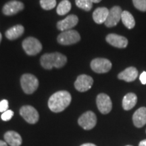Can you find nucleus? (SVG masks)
Segmentation results:
<instances>
[{
    "mask_svg": "<svg viewBox=\"0 0 146 146\" xmlns=\"http://www.w3.org/2000/svg\"><path fill=\"white\" fill-rule=\"evenodd\" d=\"M4 139L5 142L10 146H20L23 142L21 136L17 132L14 131H9L5 133Z\"/></svg>",
    "mask_w": 146,
    "mask_h": 146,
    "instance_id": "17",
    "label": "nucleus"
},
{
    "mask_svg": "<svg viewBox=\"0 0 146 146\" xmlns=\"http://www.w3.org/2000/svg\"><path fill=\"white\" fill-rule=\"evenodd\" d=\"M96 104L98 108L102 114H107L112 108V103L110 98L105 94H100L97 96Z\"/></svg>",
    "mask_w": 146,
    "mask_h": 146,
    "instance_id": "9",
    "label": "nucleus"
},
{
    "mask_svg": "<svg viewBox=\"0 0 146 146\" xmlns=\"http://www.w3.org/2000/svg\"><path fill=\"white\" fill-rule=\"evenodd\" d=\"M133 122L137 128H141L146 124V108L141 107L137 110L133 114Z\"/></svg>",
    "mask_w": 146,
    "mask_h": 146,
    "instance_id": "16",
    "label": "nucleus"
},
{
    "mask_svg": "<svg viewBox=\"0 0 146 146\" xmlns=\"http://www.w3.org/2000/svg\"><path fill=\"white\" fill-rule=\"evenodd\" d=\"M139 79L141 83L143 84V85H145L146 84V72L145 71H143V72L141 73V75L139 76Z\"/></svg>",
    "mask_w": 146,
    "mask_h": 146,
    "instance_id": "28",
    "label": "nucleus"
},
{
    "mask_svg": "<svg viewBox=\"0 0 146 146\" xmlns=\"http://www.w3.org/2000/svg\"><path fill=\"white\" fill-rule=\"evenodd\" d=\"M94 84V79L91 76L87 74H81L74 82V87L78 91L85 92L89 90Z\"/></svg>",
    "mask_w": 146,
    "mask_h": 146,
    "instance_id": "10",
    "label": "nucleus"
},
{
    "mask_svg": "<svg viewBox=\"0 0 146 146\" xmlns=\"http://www.w3.org/2000/svg\"><path fill=\"white\" fill-rule=\"evenodd\" d=\"M20 114L28 123L35 124L39 118L36 110L31 106H24L20 109Z\"/></svg>",
    "mask_w": 146,
    "mask_h": 146,
    "instance_id": "8",
    "label": "nucleus"
},
{
    "mask_svg": "<svg viewBox=\"0 0 146 146\" xmlns=\"http://www.w3.org/2000/svg\"><path fill=\"white\" fill-rule=\"evenodd\" d=\"M1 39H2V35H1V33H0V43H1Z\"/></svg>",
    "mask_w": 146,
    "mask_h": 146,
    "instance_id": "33",
    "label": "nucleus"
},
{
    "mask_svg": "<svg viewBox=\"0 0 146 146\" xmlns=\"http://www.w3.org/2000/svg\"><path fill=\"white\" fill-rule=\"evenodd\" d=\"M137 97L133 93H129L125 95L123 100V108L125 110H130L136 105Z\"/></svg>",
    "mask_w": 146,
    "mask_h": 146,
    "instance_id": "20",
    "label": "nucleus"
},
{
    "mask_svg": "<svg viewBox=\"0 0 146 146\" xmlns=\"http://www.w3.org/2000/svg\"><path fill=\"white\" fill-rule=\"evenodd\" d=\"M135 8L141 12H146V0H133Z\"/></svg>",
    "mask_w": 146,
    "mask_h": 146,
    "instance_id": "25",
    "label": "nucleus"
},
{
    "mask_svg": "<svg viewBox=\"0 0 146 146\" xmlns=\"http://www.w3.org/2000/svg\"><path fill=\"white\" fill-rule=\"evenodd\" d=\"M126 146H132V145H126Z\"/></svg>",
    "mask_w": 146,
    "mask_h": 146,
    "instance_id": "34",
    "label": "nucleus"
},
{
    "mask_svg": "<svg viewBox=\"0 0 146 146\" xmlns=\"http://www.w3.org/2000/svg\"><path fill=\"white\" fill-rule=\"evenodd\" d=\"M139 146H146V139H144L140 142Z\"/></svg>",
    "mask_w": 146,
    "mask_h": 146,
    "instance_id": "29",
    "label": "nucleus"
},
{
    "mask_svg": "<svg viewBox=\"0 0 146 146\" xmlns=\"http://www.w3.org/2000/svg\"><path fill=\"white\" fill-rule=\"evenodd\" d=\"M121 21L123 25L129 29H132L135 26V21L132 14L128 11H123L121 15Z\"/></svg>",
    "mask_w": 146,
    "mask_h": 146,
    "instance_id": "21",
    "label": "nucleus"
},
{
    "mask_svg": "<svg viewBox=\"0 0 146 146\" xmlns=\"http://www.w3.org/2000/svg\"><path fill=\"white\" fill-rule=\"evenodd\" d=\"M76 6L82 10L90 11L93 7V3L91 0H75Z\"/></svg>",
    "mask_w": 146,
    "mask_h": 146,
    "instance_id": "23",
    "label": "nucleus"
},
{
    "mask_svg": "<svg viewBox=\"0 0 146 146\" xmlns=\"http://www.w3.org/2000/svg\"><path fill=\"white\" fill-rule=\"evenodd\" d=\"M25 32V28L23 25H17L11 27L5 32V35L9 40H15L23 35Z\"/></svg>",
    "mask_w": 146,
    "mask_h": 146,
    "instance_id": "19",
    "label": "nucleus"
},
{
    "mask_svg": "<svg viewBox=\"0 0 146 146\" xmlns=\"http://www.w3.org/2000/svg\"><path fill=\"white\" fill-rule=\"evenodd\" d=\"M8 102L6 100H3L0 102V112H4L8 110Z\"/></svg>",
    "mask_w": 146,
    "mask_h": 146,
    "instance_id": "27",
    "label": "nucleus"
},
{
    "mask_svg": "<svg viewBox=\"0 0 146 146\" xmlns=\"http://www.w3.org/2000/svg\"><path fill=\"white\" fill-rule=\"evenodd\" d=\"M71 7L72 5L68 0H63L58 4L56 9V12L60 16H64L70 12Z\"/></svg>",
    "mask_w": 146,
    "mask_h": 146,
    "instance_id": "22",
    "label": "nucleus"
},
{
    "mask_svg": "<svg viewBox=\"0 0 146 146\" xmlns=\"http://www.w3.org/2000/svg\"><path fill=\"white\" fill-rule=\"evenodd\" d=\"M78 123L85 130H91L96 127L97 116L92 111H87L80 116Z\"/></svg>",
    "mask_w": 146,
    "mask_h": 146,
    "instance_id": "6",
    "label": "nucleus"
},
{
    "mask_svg": "<svg viewBox=\"0 0 146 146\" xmlns=\"http://www.w3.org/2000/svg\"><path fill=\"white\" fill-rule=\"evenodd\" d=\"M138 70L135 67L131 66L127 68L118 74V78L120 80H123L126 82H133L137 78Z\"/></svg>",
    "mask_w": 146,
    "mask_h": 146,
    "instance_id": "15",
    "label": "nucleus"
},
{
    "mask_svg": "<svg viewBox=\"0 0 146 146\" xmlns=\"http://www.w3.org/2000/svg\"><path fill=\"white\" fill-rule=\"evenodd\" d=\"M109 14V10L105 7L98 8L94 10L93 13V19L94 22L98 25L104 23L106 21Z\"/></svg>",
    "mask_w": 146,
    "mask_h": 146,
    "instance_id": "18",
    "label": "nucleus"
},
{
    "mask_svg": "<svg viewBox=\"0 0 146 146\" xmlns=\"http://www.w3.org/2000/svg\"><path fill=\"white\" fill-rule=\"evenodd\" d=\"M14 116V112L10 110H8L7 111H5L1 114V119L3 121H8V120H11V118L13 117Z\"/></svg>",
    "mask_w": 146,
    "mask_h": 146,
    "instance_id": "26",
    "label": "nucleus"
},
{
    "mask_svg": "<svg viewBox=\"0 0 146 146\" xmlns=\"http://www.w3.org/2000/svg\"><path fill=\"white\" fill-rule=\"evenodd\" d=\"M91 1H92V3H100V1H102V0H91Z\"/></svg>",
    "mask_w": 146,
    "mask_h": 146,
    "instance_id": "32",
    "label": "nucleus"
},
{
    "mask_svg": "<svg viewBox=\"0 0 146 146\" xmlns=\"http://www.w3.org/2000/svg\"><path fill=\"white\" fill-rule=\"evenodd\" d=\"M25 8L24 3L21 1L12 0L3 6L2 12L5 16H13L21 12Z\"/></svg>",
    "mask_w": 146,
    "mask_h": 146,
    "instance_id": "12",
    "label": "nucleus"
},
{
    "mask_svg": "<svg viewBox=\"0 0 146 146\" xmlns=\"http://www.w3.org/2000/svg\"><path fill=\"white\" fill-rule=\"evenodd\" d=\"M78 18L77 16L74 14H70L65 18L64 19L62 20L57 23V28L62 31L70 30L73 27H74L78 24Z\"/></svg>",
    "mask_w": 146,
    "mask_h": 146,
    "instance_id": "14",
    "label": "nucleus"
},
{
    "mask_svg": "<svg viewBox=\"0 0 146 146\" xmlns=\"http://www.w3.org/2000/svg\"><path fill=\"white\" fill-rule=\"evenodd\" d=\"M23 47L27 54L29 56H35L41 52L42 44L39 40L33 36H29L23 42Z\"/></svg>",
    "mask_w": 146,
    "mask_h": 146,
    "instance_id": "4",
    "label": "nucleus"
},
{
    "mask_svg": "<svg viewBox=\"0 0 146 146\" xmlns=\"http://www.w3.org/2000/svg\"><path fill=\"white\" fill-rule=\"evenodd\" d=\"M40 5L45 10H50L56 5V0H40Z\"/></svg>",
    "mask_w": 146,
    "mask_h": 146,
    "instance_id": "24",
    "label": "nucleus"
},
{
    "mask_svg": "<svg viewBox=\"0 0 146 146\" xmlns=\"http://www.w3.org/2000/svg\"><path fill=\"white\" fill-rule=\"evenodd\" d=\"M71 100L72 97L68 91H58L50 98L48 100V107L52 112H61L70 105Z\"/></svg>",
    "mask_w": 146,
    "mask_h": 146,
    "instance_id": "1",
    "label": "nucleus"
},
{
    "mask_svg": "<svg viewBox=\"0 0 146 146\" xmlns=\"http://www.w3.org/2000/svg\"><path fill=\"white\" fill-rule=\"evenodd\" d=\"M91 68L95 72L102 74L109 72L112 68V63L109 60L106 58H95L91 61Z\"/></svg>",
    "mask_w": 146,
    "mask_h": 146,
    "instance_id": "7",
    "label": "nucleus"
},
{
    "mask_svg": "<svg viewBox=\"0 0 146 146\" xmlns=\"http://www.w3.org/2000/svg\"><path fill=\"white\" fill-rule=\"evenodd\" d=\"M81 146H97V145H95V144H94V143H89L83 144V145H81Z\"/></svg>",
    "mask_w": 146,
    "mask_h": 146,
    "instance_id": "31",
    "label": "nucleus"
},
{
    "mask_svg": "<svg viewBox=\"0 0 146 146\" xmlns=\"http://www.w3.org/2000/svg\"><path fill=\"white\" fill-rule=\"evenodd\" d=\"M21 84L25 94H32L39 87V81L33 74H25L21 76Z\"/></svg>",
    "mask_w": 146,
    "mask_h": 146,
    "instance_id": "3",
    "label": "nucleus"
},
{
    "mask_svg": "<svg viewBox=\"0 0 146 146\" xmlns=\"http://www.w3.org/2000/svg\"><path fill=\"white\" fill-rule=\"evenodd\" d=\"M106 40L110 45L117 48H126L128 45V39L125 36L118 35L117 34L111 33L108 35Z\"/></svg>",
    "mask_w": 146,
    "mask_h": 146,
    "instance_id": "13",
    "label": "nucleus"
},
{
    "mask_svg": "<svg viewBox=\"0 0 146 146\" xmlns=\"http://www.w3.org/2000/svg\"><path fill=\"white\" fill-rule=\"evenodd\" d=\"M122 13H123V10L120 6L116 5V6L112 7L110 10H109L108 16L104 23L106 26L111 28L117 25V24L121 20Z\"/></svg>",
    "mask_w": 146,
    "mask_h": 146,
    "instance_id": "11",
    "label": "nucleus"
},
{
    "mask_svg": "<svg viewBox=\"0 0 146 146\" xmlns=\"http://www.w3.org/2000/svg\"><path fill=\"white\" fill-rule=\"evenodd\" d=\"M57 40L58 43L62 45H72L81 40V36L75 30H68L62 32L58 36Z\"/></svg>",
    "mask_w": 146,
    "mask_h": 146,
    "instance_id": "5",
    "label": "nucleus"
},
{
    "mask_svg": "<svg viewBox=\"0 0 146 146\" xmlns=\"http://www.w3.org/2000/svg\"><path fill=\"white\" fill-rule=\"evenodd\" d=\"M0 146H8V143H7L5 141L0 140Z\"/></svg>",
    "mask_w": 146,
    "mask_h": 146,
    "instance_id": "30",
    "label": "nucleus"
},
{
    "mask_svg": "<svg viewBox=\"0 0 146 146\" xmlns=\"http://www.w3.org/2000/svg\"><path fill=\"white\" fill-rule=\"evenodd\" d=\"M41 65L45 69L51 70L52 68H60L67 62V58L64 55L58 52L45 54L40 59Z\"/></svg>",
    "mask_w": 146,
    "mask_h": 146,
    "instance_id": "2",
    "label": "nucleus"
}]
</instances>
